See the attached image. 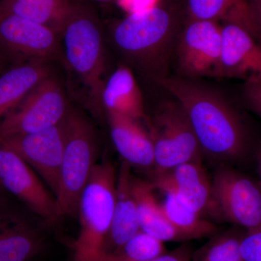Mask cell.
I'll return each instance as SVG.
<instances>
[{
	"label": "cell",
	"instance_id": "6da1fadb",
	"mask_svg": "<svg viewBox=\"0 0 261 261\" xmlns=\"http://www.w3.org/2000/svg\"><path fill=\"white\" fill-rule=\"evenodd\" d=\"M154 82L169 92L188 117L203 155L226 163H243L250 152V138L236 110L217 91L178 76Z\"/></svg>",
	"mask_w": 261,
	"mask_h": 261
},
{
	"label": "cell",
	"instance_id": "7a4b0ae2",
	"mask_svg": "<svg viewBox=\"0 0 261 261\" xmlns=\"http://www.w3.org/2000/svg\"><path fill=\"white\" fill-rule=\"evenodd\" d=\"M185 20L184 5L156 3L116 21L111 27L110 41L123 65L154 82L169 75L170 63Z\"/></svg>",
	"mask_w": 261,
	"mask_h": 261
},
{
	"label": "cell",
	"instance_id": "3957f363",
	"mask_svg": "<svg viewBox=\"0 0 261 261\" xmlns=\"http://www.w3.org/2000/svg\"><path fill=\"white\" fill-rule=\"evenodd\" d=\"M60 43L61 62L73 80V90L86 107L101 112V93L108 77L106 37L92 6L80 2L60 33Z\"/></svg>",
	"mask_w": 261,
	"mask_h": 261
},
{
	"label": "cell",
	"instance_id": "277c9868",
	"mask_svg": "<svg viewBox=\"0 0 261 261\" xmlns=\"http://www.w3.org/2000/svg\"><path fill=\"white\" fill-rule=\"evenodd\" d=\"M116 178L109 160L94 166L81 196L80 230L73 245V261H100L112 223Z\"/></svg>",
	"mask_w": 261,
	"mask_h": 261
},
{
	"label": "cell",
	"instance_id": "5b68a950",
	"mask_svg": "<svg viewBox=\"0 0 261 261\" xmlns=\"http://www.w3.org/2000/svg\"><path fill=\"white\" fill-rule=\"evenodd\" d=\"M66 122L59 189L56 197L61 217L78 215L81 196L97 163L98 155L97 135L87 118L70 107Z\"/></svg>",
	"mask_w": 261,
	"mask_h": 261
},
{
	"label": "cell",
	"instance_id": "8992f818",
	"mask_svg": "<svg viewBox=\"0 0 261 261\" xmlns=\"http://www.w3.org/2000/svg\"><path fill=\"white\" fill-rule=\"evenodd\" d=\"M147 121L154 149L152 177L183 163L202 162L200 144L177 101L163 102Z\"/></svg>",
	"mask_w": 261,
	"mask_h": 261
},
{
	"label": "cell",
	"instance_id": "52a82bcc",
	"mask_svg": "<svg viewBox=\"0 0 261 261\" xmlns=\"http://www.w3.org/2000/svg\"><path fill=\"white\" fill-rule=\"evenodd\" d=\"M70 108L63 82L53 73L2 118L0 138L56 126L64 119Z\"/></svg>",
	"mask_w": 261,
	"mask_h": 261
},
{
	"label": "cell",
	"instance_id": "ba28073f",
	"mask_svg": "<svg viewBox=\"0 0 261 261\" xmlns=\"http://www.w3.org/2000/svg\"><path fill=\"white\" fill-rule=\"evenodd\" d=\"M221 25L186 18L175 47L180 78L221 79Z\"/></svg>",
	"mask_w": 261,
	"mask_h": 261
},
{
	"label": "cell",
	"instance_id": "9c48e42d",
	"mask_svg": "<svg viewBox=\"0 0 261 261\" xmlns=\"http://www.w3.org/2000/svg\"><path fill=\"white\" fill-rule=\"evenodd\" d=\"M216 219L251 231L261 228V185L238 170L223 166L213 175Z\"/></svg>",
	"mask_w": 261,
	"mask_h": 261
},
{
	"label": "cell",
	"instance_id": "30bf717a",
	"mask_svg": "<svg viewBox=\"0 0 261 261\" xmlns=\"http://www.w3.org/2000/svg\"><path fill=\"white\" fill-rule=\"evenodd\" d=\"M0 53L13 64L34 59L61 61L60 34L0 10Z\"/></svg>",
	"mask_w": 261,
	"mask_h": 261
},
{
	"label": "cell",
	"instance_id": "8fae6325",
	"mask_svg": "<svg viewBox=\"0 0 261 261\" xmlns=\"http://www.w3.org/2000/svg\"><path fill=\"white\" fill-rule=\"evenodd\" d=\"M66 116L56 126L41 132L0 138V143L14 151L40 175L55 197L59 189L66 137Z\"/></svg>",
	"mask_w": 261,
	"mask_h": 261
},
{
	"label": "cell",
	"instance_id": "7c38bea8",
	"mask_svg": "<svg viewBox=\"0 0 261 261\" xmlns=\"http://www.w3.org/2000/svg\"><path fill=\"white\" fill-rule=\"evenodd\" d=\"M0 186L15 196L45 224H53L61 218L54 195L18 154L0 143Z\"/></svg>",
	"mask_w": 261,
	"mask_h": 261
},
{
	"label": "cell",
	"instance_id": "4fadbf2b",
	"mask_svg": "<svg viewBox=\"0 0 261 261\" xmlns=\"http://www.w3.org/2000/svg\"><path fill=\"white\" fill-rule=\"evenodd\" d=\"M45 247L41 225L7 197L0 198V261H31Z\"/></svg>",
	"mask_w": 261,
	"mask_h": 261
},
{
	"label": "cell",
	"instance_id": "5bb4252c",
	"mask_svg": "<svg viewBox=\"0 0 261 261\" xmlns=\"http://www.w3.org/2000/svg\"><path fill=\"white\" fill-rule=\"evenodd\" d=\"M151 183L155 190L172 192L182 203L205 219H216L212 179L202 162L183 163L154 176Z\"/></svg>",
	"mask_w": 261,
	"mask_h": 261
},
{
	"label": "cell",
	"instance_id": "9a60e30c",
	"mask_svg": "<svg viewBox=\"0 0 261 261\" xmlns=\"http://www.w3.org/2000/svg\"><path fill=\"white\" fill-rule=\"evenodd\" d=\"M221 25V79L261 82L260 43L238 23Z\"/></svg>",
	"mask_w": 261,
	"mask_h": 261
},
{
	"label": "cell",
	"instance_id": "2e32d148",
	"mask_svg": "<svg viewBox=\"0 0 261 261\" xmlns=\"http://www.w3.org/2000/svg\"><path fill=\"white\" fill-rule=\"evenodd\" d=\"M115 148L130 166L153 171L154 149L150 136L140 121L106 113Z\"/></svg>",
	"mask_w": 261,
	"mask_h": 261
},
{
	"label": "cell",
	"instance_id": "e0dca14e",
	"mask_svg": "<svg viewBox=\"0 0 261 261\" xmlns=\"http://www.w3.org/2000/svg\"><path fill=\"white\" fill-rule=\"evenodd\" d=\"M53 61L34 59L19 62L0 74V118L16 107L43 81L55 73Z\"/></svg>",
	"mask_w": 261,
	"mask_h": 261
},
{
	"label": "cell",
	"instance_id": "ac0fdd59",
	"mask_svg": "<svg viewBox=\"0 0 261 261\" xmlns=\"http://www.w3.org/2000/svg\"><path fill=\"white\" fill-rule=\"evenodd\" d=\"M130 167L123 161L117 174L112 223L103 254L118 250L140 231L137 205L130 185Z\"/></svg>",
	"mask_w": 261,
	"mask_h": 261
},
{
	"label": "cell",
	"instance_id": "d6986e66",
	"mask_svg": "<svg viewBox=\"0 0 261 261\" xmlns=\"http://www.w3.org/2000/svg\"><path fill=\"white\" fill-rule=\"evenodd\" d=\"M101 105L106 113H115L133 118L147 119L143 97L133 70L120 65L108 75L101 93Z\"/></svg>",
	"mask_w": 261,
	"mask_h": 261
},
{
	"label": "cell",
	"instance_id": "ffe728a7",
	"mask_svg": "<svg viewBox=\"0 0 261 261\" xmlns=\"http://www.w3.org/2000/svg\"><path fill=\"white\" fill-rule=\"evenodd\" d=\"M132 192L137 205V216L140 231L156 240L165 242H187V239L178 232L169 222L154 195L151 181L141 179L132 174Z\"/></svg>",
	"mask_w": 261,
	"mask_h": 261
},
{
	"label": "cell",
	"instance_id": "44dd1931",
	"mask_svg": "<svg viewBox=\"0 0 261 261\" xmlns=\"http://www.w3.org/2000/svg\"><path fill=\"white\" fill-rule=\"evenodd\" d=\"M184 8L188 19L238 23L261 44V32L248 0H185Z\"/></svg>",
	"mask_w": 261,
	"mask_h": 261
},
{
	"label": "cell",
	"instance_id": "7402d4cb",
	"mask_svg": "<svg viewBox=\"0 0 261 261\" xmlns=\"http://www.w3.org/2000/svg\"><path fill=\"white\" fill-rule=\"evenodd\" d=\"M83 0H0V10L49 27L60 34Z\"/></svg>",
	"mask_w": 261,
	"mask_h": 261
},
{
	"label": "cell",
	"instance_id": "603a6c76",
	"mask_svg": "<svg viewBox=\"0 0 261 261\" xmlns=\"http://www.w3.org/2000/svg\"><path fill=\"white\" fill-rule=\"evenodd\" d=\"M163 193L164 199L161 202L163 212L173 227L187 241L193 239L209 238L219 232V228L216 224L189 208L172 192Z\"/></svg>",
	"mask_w": 261,
	"mask_h": 261
},
{
	"label": "cell",
	"instance_id": "cb8c5ba5",
	"mask_svg": "<svg viewBox=\"0 0 261 261\" xmlns=\"http://www.w3.org/2000/svg\"><path fill=\"white\" fill-rule=\"evenodd\" d=\"M247 231L234 226L217 232L208 241L193 252L192 261H243L241 244Z\"/></svg>",
	"mask_w": 261,
	"mask_h": 261
},
{
	"label": "cell",
	"instance_id": "d4e9b609",
	"mask_svg": "<svg viewBox=\"0 0 261 261\" xmlns=\"http://www.w3.org/2000/svg\"><path fill=\"white\" fill-rule=\"evenodd\" d=\"M166 252L164 243L140 231L118 250L103 254L100 261H149Z\"/></svg>",
	"mask_w": 261,
	"mask_h": 261
},
{
	"label": "cell",
	"instance_id": "484cf974",
	"mask_svg": "<svg viewBox=\"0 0 261 261\" xmlns=\"http://www.w3.org/2000/svg\"><path fill=\"white\" fill-rule=\"evenodd\" d=\"M243 261H261V228L247 231L241 244Z\"/></svg>",
	"mask_w": 261,
	"mask_h": 261
},
{
	"label": "cell",
	"instance_id": "4316f807",
	"mask_svg": "<svg viewBox=\"0 0 261 261\" xmlns=\"http://www.w3.org/2000/svg\"><path fill=\"white\" fill-rule=\"evenodd\" d=\"M243 98L247 108L261 118V82L244 84Z\"/></svg>",
	"mask_w": 261,
	"mask_h": 261
},
{
	"label": "cell",
	"instance_id": "83f0119b",
	"mask_svg": "<svg viewBox=\"0 0 261 261\" xmlns=\"http://www.w3.org/2000/svg\"><path fill=\"white\" fill-rule=\"evenodd\" d=\"M192 253L191 247L186 243L173 251L166 252L149 261H192Z\"/></svg>",
	"mask_w": 261,
	"mask_h": 261
},
{
	"label": "cell",
	"instance_id": "f1b7e54d",
	"mask_svg": "<svg viewBox=\"0 0 261 261\" xmlns=\"http://www.w3.org/2000/svg\"><path fill=\"white\" fill-rule=\"evenodd\" d=\"M248 3L261 32V0H248Z\"/></svg>",
	"mask_w": 261,
	"mask_h": 261
},
{
	"label": "cell",
	"instance_id": "f546056e",
	"mask_svg": "<svg viewBox=\"0 0 261 261\" xmlns=\"http://www.w3.org/2000/svg\"><path fill=\"white\" fill-rule=\"evenodd\" d=\"M257 171H258L259 176L260 178L261 185V147L258 150L257 154Z\"/></svg>",
	"mask_w": 261,
	"mask_h": 261
},
{
	"label": "cell",
	"instance_id": "4dcf8cb0",
	"mask_svg": "<svg viewBox=\"0 0 261 261\" xmlns=\"http://www.w3.org/2000/svg\"><path fill=\"white\" fill-rule=\"evenodd\" d=\"M5 61H6V60L5 59L4 57H3L2 53H0V74L5 70H3V65H4Z\"/></svg>",
	"mask_w": 261,
	"mask_h": 261
},
{
	"label": "cell",
	"instance_id": "1f68e13d",
	"mask_svg": "<svg viewBox=\"0 0 261 261\" xmlns=\"http://www.w3.org/2000/svg\"><path fill=\"white\" fill-rule=\"evenodd\" d=\"M6 192L2 188L1 186H0V198H3V197H6Z\"/></svg>",
	"mask_w": 261,
	"mask_h": 261
},
{
	"label": "cell",
	"instance_id": "d6a6232c",
	"mask_svg": "<svg viewBox=\"0 0 261 261\" xmlns=\"http://www.w3.org/2000/svg\"><path fill=\"white\" fill-rule=\"evenodd\" d=\"M90 1L97 2V3H111V2L114 1V0H90Z\"/></svg>",
	"mask_w": 261,
	"mask_h": 261
}]
</instances>
